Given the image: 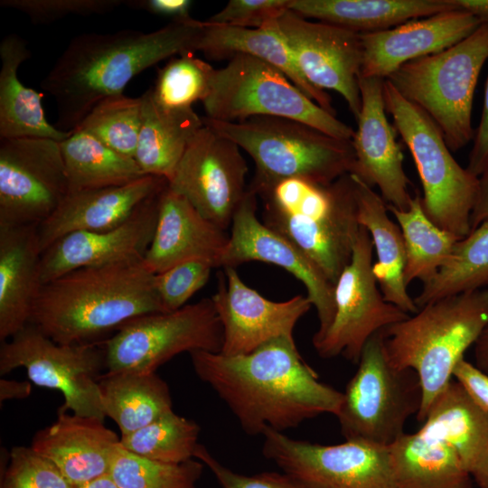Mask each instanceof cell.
Listing matches in <instances>:
<instances>
[{
	"mask_svg": "<svg viewBox=\"0 0 488 488\" xmlns=\"http://www.w3.org/2000/svg\"><path fill=\"white\" fill-rule=\"evenodd\" d=\"M126 1L122 0H1L0 6L26 14L34 24L56 22L70 15L105 14Z\"/></svg>",
	"mask_w": 488,
	"mask_h": 488,
	"instance_id": "obj_44",
	"label": "cell"
},
{
	"mask_svg": "<svg viewBox=\"0 0 488 488\" xmlns=\"http://www.w3.org/2000/svg\"><path fill=\"white\" fill-rule=\"evenodd\" d=\"M37 225L0 226V340L29 323L42 286Z\"/></svg>",
	"mask_w": 488,
	"mask_h": 488,
	"instance_id": "obj_26",
	"label": "cell"
},
{
	"mask_svg": "<svg viewBox=\"0 0 488 488\" xmlns=\"http://www.w3.org/2000/svg\"><path fill=\"white\" fill-rule=\"evenodd\" d=\"M32 384L29 381L0 380V402L8 399H23L30 396Z\"/></svg>",
	"mask_w": 488,
	"mask_h": 488,
	"instance_id": "obj_51",
	"label": "cell"
},
{
	"mask_svg": "<svg viewBox=\"0 0 488 488\" xmlns=\"http://www.w3.org/2000/svg\"><path fill=\"white\" fill-rule=\"evenodd\" d=\"M383 97L386 111L414 159L423 188L425 214L438 228L462 239L471 231L479 177L458 164L436 124L388 80H384Z\"/></svg>",
	"mask_w": 488,
	"mask_h": 488,
	"instance_id": "obj_8",
	"label": "cell"
},
{
	"mask_svg": "<svg viewBox=\"0 0 488 488\" xmlns=\"http://www.w3.org/2000/svg\"><path fill=\"white\" fill-rule=\"evenodd\" d=\"M290 0H230L207 23L240 28H260L289 9Z\"/></svg>",
	"mask_w": 488,
	"mask_h": 488,
	"instance_id": "obj_46",
	"label": "cell"
},
{
	"mask_svg": "<svg viewBox=\"0 0 488 488\" xmlns=\"http://www.w3.org/2000/svg\"><path fill=\"white\" fill-rule=\"evenodd\" d=\"M142 124L134 159L145 175L173 178L187 146L204 126L192 108L158 104L149 88L140 97Z\"/></svg>",
	"mask_w": 488,
	"mask_h": 488,
	"instance_id": "obj_29",
	"label": "cell"
},
{
	"mask_svg": "<svg viewBox=\"0 0 488 488\" xmlns=\"http://www.w3.org/2000/svg\"><path fill=\"white\" fill-rule=\"evenodd\" d=\"M481 24L476 16L458 8L360 33L363 51L360 76L386 80L403 64L456 44Z\"/></svg>",
	"mask_w": 488,
	"mask_h": 488,
	"instance_id": "obj_22",
	"label": "cell"
},
{
	"mask_svg": "<svg viewBox=\"0 0 488 488\" xmlns=\"http://www.w3.org/2000/svg\"><path fill=\"white\" fill-rule=\"evenodd\" d=\"M194 458L210 469L221 488H310L286 473L266 472L253 475L236 473L218 461L201 444L195 449Z\"/></svg>",
	"mask_w": 488,
	"mask_h": 488,
	"instance_id": "obj_45",
	"label": "cell"
},
{
	"mask_svg": "<svg viewBox=\"0 0 488 488\" xmlns=\"http://www.w3.org/2000/svg\"><path fill=\"white\" fill-rule=\"evenodd\" d=\"M75 488H119L111 478L110 474H105Z\"/></svg>",
	"mask_w": 488,
	"mask_h": 488,
	"instance_id": "obj_55",
	"label": "cell"
},
{
	"mask_svg": "<svg viewBox=\"0 0 488 488\" xmlns=\"http://www.w3.org/2000/svg\"><path fill=\"white\" fill-rule=\"evenodd\" d=\"M0 488H75L48 458L31 446H14Z\"/></svg>",
	"mask_w": 488,
	"mask_h": 488,
	"instance_id": "obj_42",
	"label": "cell"
},
{
	"mask_svg": "<svg viewBox=\"0 0 488 488\" xmlns=\"http://www.w3.org/2000/svg\"><path fill=\"white\" fill-rule=\"evenodd\" d=\"M202 31L203 22L190 18L150 33L126 29L74 37L41 83L56 102L55 127L75 130L99 101L123 94L141 71L174 55L194 53Z\"/></svg>",
	"mask_w": 488,
	"mask_h": 488,
	"instance_id": "obj_2",
	"label": "cell"
},
{
	"mask_svg": "<svg viewBox=\"0 0 488 488\" xmlns=\"http://www.w3.org/2000/svg\"><path fill=\"white\" fill-rule=\"evenodd\" d=\"M277 24L306 80L320 90L338 92L357 120L363 58L360 33L310 21L290 9L277 19Z\"/></svg>",
	"mask_w": 488,
	"mask_h": 488,
	"instance_id": "obj_17",
	"label": "cell"
},
{
	"mask_svg": "<svg viewBox=\"0 0 488 488\" xmlns=\"http://www.w3.org/2000/svg\"><path fill=\"white\" fill-rule=\"evenodd\" d=\"M262 453L310 488H396L389 446L359 440L320 445L267 428Z\"/></svg>",
	"mask_w": 488,
	"mask_h": 488,
	"instance_id": "obj_13",
	"label": "cell"
},
{
	"mask_svg": "<svg viewBox=\"0 0 488 488\" xmlns=\"http://www.w3.org/2000/svg\"><path fill=\"white\" fill-rule=\"evenodd\" d=\"M141 124V98L119 94L99 101L76 129H82L113 150L134 158Z\"/></svg>",
	"mask_w": 488,
	"mask_h": 488,
	"instance_id": "obj_40",
	"label": "cell"
},
{
	"mask_svg": "<svg viewBox=\"0 0 488 488\" xmlns=\"http://www.w3.org/2000/svg\"><path fill=\"white\" fill-rule=\"evenodd\" d=\"M383 84V79L359 77L361 108L352 140L355 163L351 174L371 188L377 186L388 205L404 211L413 197L397 131L386 115Z\"/></svg>",
	"mask_w": 488,
	"mask_h": 488,
	"instance_id": "obj_20",
	"label": "cell"
},
{
	"mask_svg": "<svg viewBox=\"0 0 488 488\" xmlns=\"http://www.w3.org/2000/svg\"><path fill=\"white\" fill-rule=\"evenodd\" d=\"M223 330L221 353H249L277 338L294 337V329L313 306L305 296L283 302L262 296L246 285L235 267L219 274L217 291L211 297Z\"/></svg>",
	"mask_w": 488,
	"mask_h": 488,
	"instance_id": "obj_19",
	"label": "cell"
},
{
	"mask_svg": "<svg viewBox=\"0 0 488 488\" xmlns=\"http://www.w3.org/2000/svg\"><path fill=\"white\" fill-rule=\"evenodd\" d=\"M488 324V288L448 296L380 331L386 355L397 369H412L422 388L417 419L452 380L453 371Z\"/></svg>",
	"mask_w": 488,
	"mask_h": 488,
	"instance_id": "obj_5",
	"label": "cell"
},
{
	"mask_svg": "<svg viewBox=\"0 0 488 488\" xmlns=\"http://www.w3.org/2000/svg\"><path fill=\"white\" fill-rule=\"evenodd\" d=\"M289 9L305 18L362 33L388 30L458 6L453 0H290Z\"/></svg>",
	"mask_w": 488,
	"mask_h": 488,
	"instance_id": "obj_31",
	"label": "cell"
},
{
	"mask_svg": "<svg viewBox=\"0 0 488 488\" xmlns=\"http://www.w3.org/2000/svg\"><path fill=\"white\" fill-rule=\"evenodd\" d=\"M119 442L104 420L58 410L57 419L34 435L31 447L77 487L109 474Z\"/></svg>",
	"mask_w": 488,
	"mask_h": 488,
	"instance_id": "obj_25",
	"label": "cell"
},
{
	"mask_svg": "<svg viewBox=\"0 0 488 488\" xmlns=\"http://www.w3.org/2000/svg\"><path fill=\"white\" fill-rule=\"evenodd\" d=\"M488 288V220L459 239L447 262L414 298L419 309L440 298Z\"/></svg>",
	"mask_w": 488,
	"mask_h": 488,
	"instance_id": "obj_37",
	"label": "cell"
},
{
	"mask_svg": "<svg viewBox=\"0 0 488 488\" xmlns=\"http://www.w3.org/2000/svg\"><path fill=\"white\" fill-rule=\"evenodd\" d=\"M24 368L36 386L58 390L64 398L59 411L106 418L99 397V380L106 371L104 341L61 344L32 324L1 342L0 375Z\"/></svg>",
	"mask_w": 488,
	"mask_h": 488,
	"instance_id": "obj_11",
	"label": "cell"
},
{
	"mask_svg": "<svg viewBox=\"0 0 488 488\" xmlns=\"http://www.w3.org/2000/svg\"><path fill=\"white\" fill-rule=\"evenodd\" d=\"M418 432L450 446L471 474L488 446V412L452 379L431 403Z\"/></svg>",
	"mask_w": 488,
	"mask_h": 488,
	"instance_id": "obj_32",
	"label": "cell"
},
{
	"mask_svg": "<svg viewBox=\"0 0 488 488\" xmlns=\"http://www.w3.org/2000/svg\"><path fill=\"white\" fill-rule=\"evenodd\" d=\"M229 237L167 184L160 194L156 228L144 262L154 274L192 259L220 267Z\"/></svg>",
	"mask_w": 488,
	"mask_h": 488,
	"instance_id": "obj_24",
	"label": "cell"
},
{
	"mask_svg": "<svg viewBox=\"0 0 488 488\" xmlns=\"http://www.w3.org/2000/svg\"><path fill=\"white\" fill-rule=\"evenodd\" d=\"M200 431L195 421L173 410L147 426L120 436V445L141 457L180 464L194 458Z\"/></svg>",
	"mask_w": 488,
	"mask_h": 488,
	"instance_id": "obj_38",
	"label": "cell"
},
{
	"mask_svg": "<svg viewBox=\"0 0 488 488\" xmlns=\"http://www.w3.org/2000/svg\"><path fill=\"white\" fill-rule=\"evenodd\" d=\"M487 60L488 23H483L456 44L410 61L386 80L431 117L451 152L458 151L474 137L473 99Z\"/></svg>",
	"mask_w": 488,
	"mask_h": 488,
	"instance_id": "obj_7",
	"label": "cell"
},
{
	"mask_svg": "<svg viewBox=\"0 0 488 488\" xmlns=\"http://www.w3.org/2000/svg\"><path fill=\"white\" fill-rule=\"evenodd\" d=\"M476 366L488 374V324L474 343Z\"/></svg>",
	"mask_w": 488,
	"mask_h": 488,
	"instance_id": "obj_53",
	"label": "cell"
},
{
	"mask_svg": "<svg viewBox=\"0 0 488 488\" xmlns=\"http://www.w3.org/2000/svg\"><path fill=\"white\" fill-rule=\"evenodd\" d=\"M452 377L480 408L488 412V374L464 358L455 365Z\"/></svg>",
	"mask_w": 488,
	"mask_h": 488,
	"instance_id": "obj_47",
	"label": "cell"
},
{
	"mask_svg": "<svg viewBox=\"0 0 488 488\" xmlns=\"http://www.w3.org/2000/svg\"><path fill=\"white\" fill-rule=\"evenodd\" d=\"M458 8L476 16L481 22L488 23V0H453Z\"/></svg>",
	"mask_w": 488,
	"mask_h": 488,
	"instance_id": "obj_52",
	"label": "cell"
},
{
	"mask_svg": "<svg viewBox=\"0 0 488 488\" xmlns=\"http://www.w3.org/2000/svg\"><path fill=\"white\" fill-rule=\"evenodd\" d=\"M31 57L24 39L8 34L0 43V139L50 138L61 142L70 132L50 124L42 106V94L19 80L20 65Z\"/></svg>",
	"mask_w": 488,
	"mask_h": 488,
	"instance_id": "obj_30",
	"label": "cell"
},
{
	"mask_svg": "<svg viewBox=\"0 0 488 488\" xmlns=\"http://www.w3.org/2000/svg\"><path fill=\"white\" fill-rule=\"evenodd\" d=\"M163 190L116 228L77 231L53 243L42 254V285L80 268L144 258L155 235Z\"/></svg>",
	"mask_w": 488,
	"mask_h": 488,
	"instance_id": "obj_21",
	"label": "cell"
},
{
	"mask_svg": "<svg viewBox=\"0 0 488 488\" xmlns=\"http://www.w3.org/2000/svg\"><path fill=\"white\" fill-rule=\"evenodd\" d=\"M198 51L212 60L230 59L236 54H246L265 61L281 70L309 99L336 116L330 95L310 84L300 71L277 27V19L256 29L204 21Z\"/></svg>",
	"mask_w": 488,
	"mask_h": 488,
	"instance_id": "obj_27",
	"label": "cell"
},
{
	"mask_svg": "<svg viewBox=\"0 0 488 488\" xmlns=\"http://www.w3.org/2000/svg\"><path fill=\"white\" fill-rule=\"evenodd\" d=\"M263 223L296 247L335 286L360 231L350 174L330 184L299 178L259 195Z\"/></svg>",
	"mask_w": 488,
	"mask_h": 488,
	"instance_id": "obj_4",
	"label": "cell"
},
{
	"mask_svg": "<svg viewBox=\"0 0 488 488\" xmlns=\"http://www.w3.org/2000/svg\"><path fill=\"white\" fill-rule=\"evenodd\" d=\"M203 464L191 459L180 464L158 462L117 446L109 474L119 488H196Z\"/></svg>",
	"mask_w": 488,
	"mask_h": 488,
	"instance_id": "obj_39",
	"label": "cell"
},
{
	"mask_svg": "<svg viewBox=\"0 0 488 488\" xmlns=\"http://www.w3.org/2000/svg\"><path fill=\"white\" fill-rule=\"evenodd\" d=\"M212 268L208 261L192 259L155 274V290L164 311L172 312L186 305L208 282Z\"/></svg>",
	"mask_w": 488,
	"mask_h": 488,
	"instance_id": "obj_43",
	"label": "cell"
},
{
	"mask_svg": "<svg viewBox=\"0 0 488 488\" xmlns=\"http://www.w3.org/2000/svg\"><path fill=\"white\" fill-rule=\"evenodd\" d=\"M202 118L205 126L251 156L255 173L248 190L257 196L291 178L330 184L351 174L355 163L352 140L333 137L295 119L253 117L225 122Z\"/></svg>",
	"mask_w": 488,
	"mask_h": 488,
	"instance_id": "obj_6",
	"label": "cell"
},
{
	"mask_svg": "<svg viewBox=\"0 0 488 488\" xmlns=\"http://www.w3.org/2000/svg\"><path fill=\"white\" fill-rule=\"evenodd\" d=\"M247 174L239 146L204 125L187 146L168 186L226 230L247 192Z\"/></svg>",
	"mask_w": 488,
	"mask_h": 488,
	"instance_id": "obj_16",
	"label": "cell"
},
{
	"mask_svg": "<svg viewBox=\"0 0 488 488\" xmlns=\"http://www.w3.org/2000/svg\"><path fill=\"white\" fill-rule=\"evenodd\" d=\"M466 169L474 176H481L488 169V77L486 80L483 109L474 144L469 154Z\"/></svg>",
	"mask_w": 488,
	"mask_h": 488,
	"instance_id": "obj_48",
	"label": "cell"
},
{
	"mask_svg": "<svg viewBox=\"0 0 488 488\" xmlns=\"http://www.w3.org/2000/svg\"><path fill=\"white\" fill-rule=\"evenodd\" d=\"M215 69L193 53L172 58L157 72L150 88L155 100L168 108H191L210 93Z\"/></svg>",
	"mask_w": 488,
	"mask_h": 488,
	"instance_id": "obj_41",
	"label": "cell"
},
{
	"mask_svg": "<svg viewBox=\"0 0 488 488\" xmlns=\"http://www.w3.org/2000/svg\"><path fill=\"white\" fill-rule=\"evenodd\" d=\"M389 451L396 488H473L471 474L445 443L404 433Z\"/></svg>",
	"mask_w": 488,
	"mask_h": 488,
	"instance_id": "obj_33",
	"label": "cell"
},
{
	"mask_svg": "<svg viewBox=\"0 0 488 488\" xmlns=\"http://www.w3.org/2000/svg\"><path fill=\"white\" fill-rule=\"evenodd\" d=\"M192 4L193 2L190 0H127L125 2V5L132 9L169 17L172 22L192 18L190 10Z\"/></svg>",
	"mask_w": 488,
	"mask_h": 488,
	"instance_id": "obj_49",
	"label": "cell"
},
{
	"mask_svg": "<svg viewBox=\"0 0 488 488\" xmlns=\"http://www.w3.org/2000/svg\"><path fill=\"white\" fill-rule=\"evenodd\" d=\"M353 182L360 226L370 234L377 261L373 274L384 299L408 314L418 311L404 282L405 248L401 230L388 215L386 202L358 177Z\"/></svg>",
	"mask_w": 488,
	"mask_h": 488,
	"instance_id": "obj_28",
	"label": "cell"
},
{
	"mask_svg": "<svg viewBox=\"0 0 488 488\" xmlns=\"http://www.w3.org/2000/svg\"><path fill=\"white\" fill-rule=\"evenodd\" d=\"M399 226L405 248L404 282L429 281L447 262L459 240L452 233L435 225L425 214L422 197H413L407 210L388 205Z\"/></svg>",
	"mask_w": 488,
	"mask_h": 488,
	"instance_id": "obj_36",
	"label": "cell"
},
{
	"mask_svg": "<svg viewBox=\"0 0 488 488\" xmlns=\"http://www.w3.org/2000/svg\"><path fill=\"white\" fill-rule=\"evenodd\" d=\"M343 395L335 417L345 440L381 446H389L405 433L408 418L418 413L422 403L418 374L389 362L380 331L366 343Z\"/></svg>",
	"mask_w": 488,
	"mask_h": 488,
	"instance_id": "obj_10",
	"label": "cell"
},
{
	"mask_svg": "<svg viewBox=\"0 0 488 488\" xmlns=\"http://www.w3.org/2000/svg\"><path fill=\"white\" fill-rule=\"evenodd\" d=\"M144 258L84 267L43 284L30 323L61 344L97 343L127 322L165 312Z\"/></svg>",
	"mask_w": 488,
	"mask_h": 488,
	"instance_id": "obj_3",
	"label": "cell"
},
{
	"mask_svg": "<svg viewBox=\"0 0 488 488\" xmlns=\"http://www.w3.org/2000/svg\"><path fill=\"white\" fill-rule=\"evenodd\" d=\"M223 330L211 298L172 312L147 314L104 340L106 373H153L187 352H221Z\"/></svg>",
	"mask_w": 488,
	"mask_h": 488,
	"instance_id": "obj_12",
	"label": "cell"
},
{
	"mask_svg": "<svg viewBox=\"0 0 488 488\" xmlns=\"http://www.w3.org/2000/svg\"><path fill=\"white\" fill-rule=\"evenodd\" d=\"M373 243L361 226L351 262L334 286L335 314L325 333L313 345L322 358L343 356L358 364L369 339L410 314L387 302L373 274Z\"/></svg>",
	"mask_w": 488,
	"mask_h": 488,
	"instance_id": "obj_14",
	"label": "cell"
},
{
	"mask_svg": "<svg viewBox=\"0 0 488 488\" xmlns=\"http://www.w3.org/2000/svg\"><path fill=\"white\" fill-rule=\"evenodd\" d=\"M167 184L164 178L145 175L122 186L69 192L52 214L37 226L42 254L68 234L119 226Z\"/></svg>",
	"mask_w": 488,
	"mask_h": 488,
	"instance_id": "obj_23",
	"label": "cell"
},
{
	"mask_svg": "<svg viewBox=\"0 0 488 488\" xmlns=\"http://www.w3.org/2000/svg\"><path fill=\"white\" fill-rule=\"evenodd\" d=\"M68 193L122 186L145 174L133 157L108 147L82 129L60 142Z\"/></svg>",
	"mask_w": 488,
	"mask_h": 488,
	"instance_id": "obj_35",
	"label": "cell"
},
{
	"mask_svg": "<svg viewBox=\"0 0 488 488\" xmlns=\"http://www.w3.org/2000/svg\"><path fill=\"white\" fill-rule=\"evenodd\" d=\"M99 390L103 412L116 422L121 436L173 411L170 389L155 372H105Z\"/></svg>",
	"mask_w": 488,
	"mask_h": 488,
	"instance_id": "obj_34",
	"label": "cell"
},
{
	"mask_svg": "<svg viewBox=\"0 0 488 488\" xmlns=\"http://www.w3.org/2000/svg\"><path fill=\"white\" fill-rule=\"evenodd\" d=\"M67 194L60 142L0 139V226H38Z\"/></svg>",
	"mask_w": 488,
	"mask_h": 488,
	"instance_id": "obj_15",
	"label": "cell"
},
{
	"mask_svg": "<svg viewBox=\"0 0 488 488\" xmlns=\"http://www.w3.org/2000/svg\"><path fill=\"white\" fill-rule=\"evenodd\" d=\"M258 196L247 192L234 213L229 243L220 267H235L260 261L282 267L302 282L314 306L319 327L313 341L320 339L335 314L334 286L296 247L257 217Z\"/></svg>",
	"mask_w": 488,
	"mask_h": 488,
	"instance_id": "obj_18",
	"label": "cell"
},
{
	"mask_svg": "<svg viewBox=\"0 0 488 488\" xmlns=\"http://www.w3.org/2000/svg\"><path fill=\"white\" fill-rule=\"evenodd\" d=\"M471 476L479 488H488V446L473 468Z\"/></svg>",
	"mask_w": 488,
	"mask_h": 488,
	"instance_id": "obj_54",
	"label": "cell"
},
{
	"mask_svg": "<svg viewBox=\"0 0 488 488\" xmlns=\"http://www.w3.org/2000/svg\"><path fill=\"white\" fill-rule=\"evenodd\" d=\"M202 104L205 117L218 121L277 117L303 122L340 139L352 140L355 133L309 99L281 70L246 54H236L224 67L215 69Z\"/></svg>",
	"mask_w": 488,
	"mask_h": 488,
	"instance_id": "obj_9",
	"label": "cell"
},
{
	"mask_svg": "<svg viewBox=\"0 0 488 488\" xmlns=\"http://www.w3.org/2000/svg\"><path fill=\"white\" fill-rule=\"evenodd\" d=\"M189 354L197 377L249 436L267 428L283 433L322 414L336 416L343 402V392L321 382L304 361L294 337L277 338L242 355Z\"/></svg>",
	"mask_w": 488,
	"mask_h": 488,
	"instance_id": "obj_1",
	"label": "cell"
},
{
	"mask_svg": "<svg viewBox=\"0 0 488 488\" xmlns=\"http://www.w3.org/2000/svg\"><path fill=\"white\" fill-rule=\"evenodd\" d=\"M488 220V169L479 176V191L471 213V230Z\"/></svg>",
	"mask_w": 488,
	"mask_h": 488,
	"instance_id": "obj_50",
	"label": "cell"
}]
</instances>
